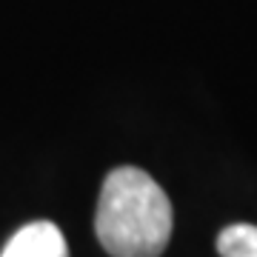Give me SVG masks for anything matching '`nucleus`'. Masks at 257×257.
Returning a JSON list of instances; mask_svg holds the SVG:
<instances>
[{
	"mask_svg": "<svg viewBox=\"0 0 257 257\" xmlns=\"http://www.w3.org/2000/svg\"><path fill=\"white\" fill-rule=\"evenodd\" d=\"M175 226L172 203L138 166L111 169L94 211V234L111 257H160Z\"/></svg>",
	"mask_w": 257,
	"mask_h": 257,
	"instance_id": "nucleus-1",
	"label": "nucleus"
},
{
	"mask_svg": "<svg viewBox=\"0 0 257 257\" xmlns=\"http://www.w3.org/2000/svg\"><path fill=\"white\" fill-rule=\"evenodd\" d=\"M220 257H257V226L234 223L217 234Z\"/></svg>",
	"mask_w": 257,
	"mask_h": 257,
	"instance_id": "nucleus-3",
	"label": "nucleus"
},
{
	"mask_svg": "<svg viewBox=\"0 0 257 257\" xmlns=\"http://www.w3.org/2000/svg\"><path fill=\"white\" fill-rule=\"evenodd\" d=\"M0 257H69V246L55 223L35 220L12 234Z\"/></svg>",
	"mask_w": 257,
	"mask_h": 257,
	"instance_id": "nucleus-2",
	"label": "nucleus"
}]
</instances>
